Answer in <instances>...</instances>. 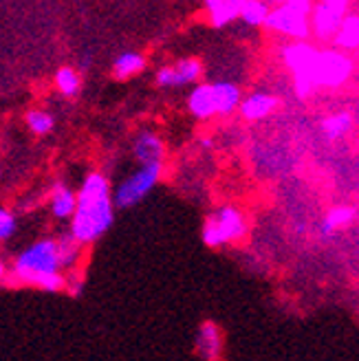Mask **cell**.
<instances>
[{"label":"cell","instance_id":"obj_8","mask_svg":"<svg viewBox=\"0 0 359 361\" xmlns=\"http://www.w3.org/2000/svg\"><path fill=\"white\" fill-rule=\"evenodd\" d=\"M203 75V66L199 60L194 58H185L178 60L170 66H161L157 71V86L161 88H181V86H190L196 84Z\"/></svg>","mask_w":359,"mask_h":361},{"label":"cell","instance_id":"obj_16","mask_svg":"<svg viewBox=\"0 0 359 361\" xmlns=\"http://www.w3.org/2000/svg\"><path fill=\"white\" fill-rule=\"evenodd\" d=\"M355 221V209L348 207V205H339V207H333L324 219L320 223V233L322 238H331L335 236L337 231L346 229L351 223Z\"/></svg>","mask_w":359,"mask_h":361},{"label":"cell","instance_id":"obj_27","mask_svg":"<svg viewBox=\"0 0 359 361\" xmlns=\"http://www.w3.org/2000/svg\"><path fill=\"white\" fill-rule=\"evenodd\" d=\"M284 3H291V5H298V7H311V0H284Z\"/></svg>","mask_w":359,"mask_h":361},{"label":"cell","instance_id":"obj_23","mask_svg":"<svg viewBox=\"0 0 359 361\" xmlns=\"http://www.w3.org/2000/svg\"><path fill=\"white\" fill-rule=\"evenodd\" d=\"M58 247H60V258H62V267L64 269H75L78 260H80V254H82V245L66 233V236L58 238Z\"/></svg>","mask_w":359,"mask_h":361},{"label":"cell","instance_id":"obj_19","mask_svg":"<svg viewBox=\"0 0 359 361\" xmlns=\"http://www.w3.org/2000/svg\"><path fill=\"white\" fill-rule=\"evenodd\" d=\"M56 88L64 97H75L82 88V78L73 66H62L56 73Z\"/></svg>","mask_w":359,"mask_h":361},{"label":"cell","instance_id":"obj_13","mask_svg":"<svg viewBox=\"0 0 359 361\" xmlns=\"http://www.w3.org/2000/svg\"><path fill=\"white\" fill-rule=\"evenodd\" d=\"M276 106H278V99L274 95H269V93H251L249 97H245L241 102V113L245 119H251V121H256V119H262L267 115H272L276 111Z\"/></svg>","mask_w":359,"mask_h":361},{"label":"cell","instance_id":"obj_21","mask_svg":"<svg viewBox=\"0 0 359 361\" xmlns=\"http://www.w3.org/2000/svg\"><path fill=\"white\" fill-rule=\"evenodd\" d=\"M333 40L342 49H357L359 47V16H346Z\"/></svg>","mask_w":359,"mask_h":361},{"label":"cell","instance_id":"obj_25","mask_svg":"<svg viewBox=\"0 0 359 361\" xmlns=\"http://www.w3.org/2000/svg\"><path fill=\"white\" fill-rule=\"evenodd\" d=\"M66 291L71 295H80L84 291V276L80 274V271L71 269V276L66 278Z\"/></svg>","mask_w":359,"mask_h":361},{"label":"cell","instance_id":"obj_6","mask_svg":"<svg viewBox=\"0 0 359 361\" xmlns=\"http://www.w3.org/2000/svg\"><path fill=\"white\" fill-rule=\"evenodd\" d=\"M267 27L280 31L291 38H307L309 35V9L298 7L291 3H282L280 7L272 9L267 18Z\"/></svg>","mask_w":359,"mask_h":361},{"label":"cell","instance_id":"obj_28","mask_svg":"<svg viewBox=\"0 0 359 361\" xmlns=\"http://www.w3.org/2000/svg\"><path fill=\"white\" fill-rule=\"evenodd\" d=\"M274 3H284V0H274Z\"/></svg>","mask_w":359,"mask_h":361},{"label":"cell","instance_id":"obj_11","mask_svg":"<svg viewBox=\"0 0 359 361\" xmlns=\"http://www.w3.org/2000/svg\"><path fill=\"white\" fill-rule=\"evenodd\" d=\"M78 207V192L64 183H56L49 194V209L58 221H71Z\"/></svg>","mask_w":359,"mask_h":361},{"label":"cell","instance_id":"obj_9","mask_svg":"<svg viewBox=\"0 0 359 361\" xmlns=\"http://www.w3.org/2000/svg\"><path fill=\"white\" fill-rule=\"evenodd\" d=\"M194 353L201 361H223L225 337L217 322L205 319L199 324V331L194 337Z\"/></svg>","mask_w":359,"mask_h":361},{"label":"cell","instance_id":"obj_24","mask_svg":"<svg viewBox=\"0 0 359 361\" xmlns=\"http://www.w3.org/2000/svg\"><path fill=\"white\" fill-rule=\"evenodd\" d=\"M16 227H18L16 216H13L9 209L0 207V243H3V240H9V238L13 236V233H16Z\"/></svg>","mask_w":359,"mask_h":361},{"label":"cell","instance_id":"obj_10","mask_svg":"<svg viewBox=\"0 0 359 361\" xmlns=\"http://www.w3.org/2000/svg\"><path fill=\"white\" fill-rule=\"evenodd\" d=\"M133 157L139 166H152L166 161V146L164 139L152 130H141L133 141Z\"/></svg>","mask_w":359,"mask_h":361},{"label":"cell","instance_id":"obj_1","mask_svg":"<svg viewBox=\"0 0 359 361\" xmlns=\"http://www.w3.org/2000/svg\"><path fill=\"white\" fill-rule=\"evenodd\" d=\"M115 221V201L109 178L102 172H88L78 190V207L71 219V236L82 247L97 243Z\"/></svg>","mask_w":359,"mask_h":361},{"label":"cell","instance_id":"obj_17","mask_svg":"<svg viewBox=\"0 0 359 361\" xmlns=\"http://www.w3.org/2000/svg\"><path fill=\"white\" fill-rule=\"evenodd\" d=\"M143 66H146V58L139 51H123L117 56L113 62V75L117 80H128L137 73H141Z\"/></svg>","mask_w":359,"mask_h":361},{"label":"cell","instance_id":"obj_26","mask_svg":"<svg viewBox=\"0 0 359 361\" xmlns=\"http://www.w3.org/2000/svg\"><path fill=\"white\" fill-rule=\"evenodd\" d=\"M7 278H9V269H7V264L3 260H0V284H5Z\"/></svg>","mask_w":359,"mask_h":361},{"label":"cell","instance_id":"obj_4","mask_svg":"<svg viewBox=\"0 0 359 361\" xmlns=\"http://www.w3.org/2000/svg\"><path fill=\"white\" fill-rule=\"evenodd\" d=\"M247 219L245 214L234 205H221L214 209L201 229V238L209 249H221L229 245H238L247 236Z\"/></svg>","mask_w":359,"mask_h":361},{"label":"cell","instance_id":"obj_2","mask_svg":"<svg viewBox=\"0 0 359 361\" xmlns=\"http://www.w3.org/2000/svg\"><path fill=\"white\" fill-rule=\"evenodd\" d=\"M58 238H42L16 256L7 282L11 286H35L44 293L66 291Z\"/></svg>","mask_w":359,"mask_h":361},{"label":"cell","instance_id":"obj_20","mask_svg":"<svg viewBox=\"0 0 359 361\" xmlns=\"http://www.w3.org/2000/svg\"><path fill=\"white\" fill-rule=\"evenodd\" d=\"M353 128V117L348 113H335L322 121V133H324L331 141L342 139Z\"/></svg>","mask_w":359,"mask_h":361},{"label":"cell","instance_id":"obj_14","mask_svg":"<svg viewBox=\"0 0 359 361\" xmlns=\"http://www.w3.org/2000/svg\"><path fill=\"white\" fill-rule=\"evenodd\" d=\"M214 102H217V115H229L241 106V88L234 82H214Z\"/></svg>","mask_w":359,"mask_h":361},{"label":"cell","instance_id":"obj_5","mask_svg":"<svg viewBox=\"0 0 359 361\" xmlns=\"http://www.w3.org/2000/svg\"><path fill=\"white\" fill-rule=\"evenodd\" d=\"M164 176V164H152V166H139L135 172H130L113 192L115 207L128 209L139 205L146 198L157 183Z\"/></svg>","mask_w":359,"mask_h":361},{"label":"cell","instance_id":"obj_15","mask_svg":"<svg viewBox=\"0 0 359 361\" xmlns=\"http://www.w3.org/2000/svg\"><path fill=\"white\" fill-rule=\"evenodd\" d=\"M243 0H205L209 20L214 27H225L241 16Z\"/></svg>","mask_w":359,"mask_h":361},{"label":"cell","instance_id":"obj_3","mask_svg":"<svg viewBox=\"0 0 359 361\" xmlns=\"http://www.w3.org/2000/svg\"><path fill=\"white\" fill-rule=\"evenodd\" d=\"M284 60L293 68L300 95H307L313 86H337L351 73V60L335 51H315L304 44L284 49Z\"/></svg>","mask_w":359,"mask_h":361},{"label":"cell","instance_id":"obj_18","mask_svg":"<svg viewBox=\"0 0 359 361\" xmlns=\"http://www.w3.org/2000/svg\"><path fill=\"white\" fill-rule=\"evenodd\" d=\"M269 13H272V9H269L264 0H243L238 18L247 27H262L267 25Z\"/></svg>","mask_w":359,"mask_h":361},{"label":"cell","instance_id":"obj_12","mask_svg":"<svg viewBox=\"0 0 359 361\" xmlns=\"http://www.w3.org/2000/svg\"><path fill=\"white\" fill-rule=\"evenodd\" d=\"M188 111L196 119H209L217 115V102H214L212 84H196L188 95Z\"/></svg>","mask_w":359,"mask_h":361},{"label":"cell","instance_id":"obj_22","mask_svg":"<svg viewBox=\"0 0 359 361\" xmlns=\"http://www.w3.org/2000/svg\"><path fill=\"white\" fill-rule=\"evenodd\" d=\"M25 121H27V128L33 135H38V137L49 135L53 130V126H56V119H53V115H49L47 111H40V108H33V111H29Z\"/></svg>","mask_w":359,"mask_h":361},{"label":"cell","instance_id":"obj_7","mask_svg":"<svg viewBox=\"0 0 359 361\" xmlns=\"http://www.w3.org/2000/svg\"><path fill=\"white\" fill-rule=\"evenodd\" d=\"M348 9V0H320V5L313 9V23L311 29L317 38L329 40L335 38L337 29L342 27Z\"/></svg>","mask_w":359,"mask_h":361}]
</instances>
